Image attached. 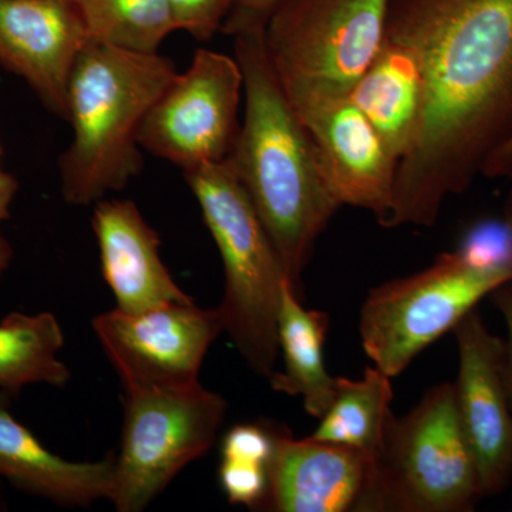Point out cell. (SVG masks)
<instances>
[{
	"label": "cell",
	"mask_w": 512,
	"mask_h": 512,
	"mask_svg": "<svg viewBox=\"0 0 512 512\" xmlns=\"http://www.w3.org/2000/svg\"><path fill=\"white\" fill-rule=\"evenodd\" d=\"M114 457L64 460L47 450L10 412V394L0 390V478L16 490L63 507H89L109 500Z\"/></svg>",
	"instance_id": "16"
},
{
	"label": "cell",
	"mask_w": 512,
	"mask_h": 512,
	"mask_svg": "<svg viewBox=\"0 0 512 512\" xmlns=\"http://www.w3.org/2000/svg\"><path fill=\"white\" fill-rule=\"evenodd\" d=\"M386 37L419 57L424 104L383 227H431L512 138V0H390Z\"/></svg>",
	"instance_id": "1"
},
{
	"label": "cell",
	"mask_w": 512,
	"mask_h": 512,
	"mask_svg": "<svg viewBox=\"0 0 512 512\" xmlns=\"http://www.w3.org/2000/svg\"><path fill=\"white\" fill-rule=\"evenodd\" d=\"M487 178L512 177V138L490 161L483 171Z\"/></svg>",
	"instance_id": "26"
},
{
	"label": "cell",
	"mask_w": 512,
	"mask_h": 512,
	"mask_svg": "<svg viewBox=\"0 0 512 512\" xmlns=\"http://www.w3.org/2000/svg\"><path fill=\"white\" fill-rule=\"evenodd\" d=\"M0 154H2V148H0ZM18 190L19 183L16 178L0 170V224L10 217V207Z\"/></svg>",
	"instance_id": "27"
},
{
	"label": "cell",
	"mask_w": 512,
	"mask_h": 512,
	"mask_svg": "<svg viewBox=\"0 0 512 512\" xmlns=\"http://www.w3.org/2000/svg\"><path fill=\"white\" fill-rule=\"evenodd\" d=\"M12 258V247H10V244L8 241H6V238H3L2 235H0V276L8 271L10 262H12Z\"/></svg>",
	"instance_id": "28"
},
{
	"label": "cell",
	"mask_w": 512,
	"mask_h": 512,
	"mask_svg": "<svg viewBox=\"0 0 512 512\" xmlns=\"http://www.w3.org/2000/svg\"><path fill=\"white\" fill-rule=\"evenodd\" d=\"M177 74L173 60L158 52L84 47L67 92L73 140L59 160L64 200L94 205L141 173L138 128Z\"/></svg>",
	"instance_id": "3"
},
{
	"label": "cell",
	"mask_w": 512,
	"mask_h": 512,
	"mask_svg": "<svg viewBox=\"0 0 512 512\" xmlns=\"http://www.w3.org/2000/svg\"><path fill=\"white\" fill-rule=\"evenodd\" d=\"M184 177L224 265V299L218 306L224 332L249 369L269 379L279 357L282 288L291 281L284 261L229 160Z\"/></svg>",
	"instance_id": "4"
},
{
	"label": "cell",
	"mask_w": 512,
	"mask_h": 512,
	"mask_svg": "<svg viewBox=\"0 0 512 512\" xmlns=\"http://www.w3.org/2000/svg\"><path fill=\"white\" fill-rule=\"evenodd\" d=\"M242 94L244 77L235 57L197 50L190 67L148 110L138 146L183 173L228 160L241 128Z\"/></svg>",
	"instance_id": "9"
},
{
	"label": "cell",
	"mask_w": 512,
	"mask_h": 512,
	"mask_svg": "<svg viewBox=\"0 0 512 512\" xmlns=\"http://www.w3.org/2000/svg\"><path fill=\"white\" fill-rule=\"evenodd\" d=\"M483 498L458 419L453 383L437 384L406 416L390 417L365 511L463 512Z\"/></svg>",
	"instance_id": "6"
},
{
	"label": "cell",
	"mask_w": 512,
	"mask_h": 512,
	"mask_svg": "<svg viewBox=\"0 0 512 512\" xmlns=\"http://www.w3.org/2000/svg\"><path fill=\"white\" fill-rule=\"evenodd\" d=\"M264 29L231 35L245 104L228 160L298 288L316 241L342 205L326 185L311 136L269 64Z\"/></svg>",
	"instance_id": "2"
},
{
	"label": "cell",
	"mask_w": 512,
	"mask_h": 512,
	"mask_svg": "<svg viewBox=\"0 0 512 512\" xmlns=\"http://www.w3.org/2000/svg\"><path fill=\"white\" fill-rule=\"evenodd\" d=\"M90 42L156 53L175 32L167 0H69Z\"/></svg>",
	"instance_id": "21"
},
{
	"label": "cell",
	"mask_w": 512,
	"mask_h": 512,
	"mask_svg": "<svg viewBox=\"0 0 512 512\" xmlns=\"http://www.w3.org/2000/svg\"><path fill=\"white\" fill-rule=\"evenodd\" d=\"M349 99L400 163L412 147L423 114L424 80L416 52L384 36L379 53Z\"/></svg>",
	"instance_id": "17"
},
{
	"label": "cell",
	"mask_w": 512,
	"mask_h": 512,
	"mask_svg": "<svg viewBox=\"0 0 512 512\" xmlns=\"http://www.w3.org/2000/svg\"><path fill=\"white\" fill-rule=\"evenodd\" d=\"M92 227L99 244L101 271L116 309L136 313L192 299L175 284L160 255V237L130 200L94 204Z\"/></svg>",
	"instance_id": "15"
},
{
	"label": "cell",
	"mask_w": 512,
	"mask_h": 512,
	"mask_svg": "<svg viewBox=\"0 0 512 512\" xmlns=\"http://www.w3.org/2000/svg\"><path fill=\"white\" fill-rule=\"evenodd\" d=\"M0 481H2V478H0ZM3 507H5V503H3L2 488H0V510H3Z\"/></svg>",
	"instance_id": "30"
},
{
	"label": "cell",
	"mask_w": 512,
	"mask_h": 512,
	"mask_svg": "<svg viewBox=\"0 0 512 512\" xmlns=\"http://www.w3.org/2000/svg\"><path fill=\"white\" fill-rule=\"evenodd\" d=\"M390 0H282L264 29L266 56L296 113L345 99L386 36Z\"/></svg>",
	"instance_id": "5"
},
{
	"label": "cell",
	"mask_w": 512,
	"mask_h": 512,
	"mask_svg": "<svg viewBox=\"0 0 512 512\" xmlns=\"http://www.w3.org/2000/svg\"><path fill=\"white\" fill-rule=\"evenodd\" d=\"M227 409L224 397L200 382L126 390L109 497L116 510H146L185 466L214 446Z\"/></svg>",
	"instance_id": "8"
},
{
	"label": "cell",
	"mask_w": 512,
	"mask_h": 512,
	"mask_svg": "<svg viewBox=\"0 0 512 512\" xmlns=\"http://www.w3.org/2000/svg\"><path fill=\"white\" fill-rule=\"evenodd\" d=\"M490 299L507 326V339H504V372L512 407V279L495 288Z\"/></svg>",
	"instance_id": "25"
},
{
	"label": "cell",
	"mask_w": 512,
	"mask_h": 512,
	"mask_svg": "<svg viewBox=\"0 0 512 512\" xmlns=\"http://www.w3.org/2000/svg\"><path fill=\"white\" fill-rule=\"evenodd\" d=\"M63 345L53 313H10L0 322V390L16 394L29 384L66 386L70 370L59 359Z\"/></svg>",
	"instance_id": "20"
},
{
	"label": "cell",
	"mask_w": 512,
	"mask_h": 512,
	"mask_svg": "<svg viewBox=\"0 0 512 512\" xmlns=\"http://www.w3.org/2000/svg\"><path fill=\"white\" fill-rule=\"evenodd\" d=\"M175 28L198 42H211L222 32L234 0H167Z\"/></svg>",
	"instance_id": "23"
},
{
	"label": "cell",
	"mask_w": 512,
	"mask_h": 512,
	"mask_svg": "<svg viewBox=\"0 0 512 512\" xmlns=\"http://www.w3.org/2000/svg\"><path fill=\"white\" fill-rule=\"evenodd\" d=\"M298 116L336 201L372 212L383 225L392 210L399 161L370 121L349 97L323 101Z\"/></svg>",
	"instance_id": "12"
},
{
	"label": "cell",
	"mask_w": 512,
	"mask_h": 512,
	"mask_svg": "<svg viewBox=\"0 0 512 512\" xmlns=\"http://www.w3.org/2000/svg\"><path fill=\"white\" fill-rule=\"evenodd\" d=\"M503 221L512 229V190L505 201Z\"/></svg>",
	"instance_id": "29"
},
{
	"label": "cell",
	"mask_w": 512,
	"mask_h": 512,
	"mask_svg": "<svg viewBox=\"0 0 512 512\" xmlns=\"http://www.w3.org/2000/svg\"><path fill=\"white\" fill-rule=\"evenodd\" d=\"M512 279V264H484L461 248L423 271L372 289L360 312V339L373 365L402 375L423 350L453 332L468 312Z\"/></svg>",
	"instance_id": "7"
},
{
	"label": "cell",
	"mask_w": 512,
	"mask_h": 512,
	"mask_svg": "<svg viewBox=\"0 0 512 512\" xmlns=\"http://www.w3.org/2000/svg\"><path fill=\"white\" fill-rule=\"evenodd\" d=\"M390 379L376 366L357 380L338 377L335 399L311 437L359 451L375 466L393 414Z\"/></svg>",
	"instance_id": "19"
},
{
	"label": "cell",
	"mask_w": 512,
	"mask_h": 512,
	"mask_svg": "<svg viewBox=\"0 0 512 512\" xmlns=\"http://www.w3.org/2000/svg\"><path fill=\"white\" fill-rule=\"evenodd\" d=\"M373 464L359 451L276 433L266 507L279 512L365 511Z\"/></svg>",
	"instance_id": "14"
},
{
	"label": "cell",
	"mask_w": 512,
	"mask_h": 512,
	"mask_svg": "<svg viewBox=\"0 0 512 512\" xmlns=\"http://www.w3.org/2000/svg\"><path fill=\"white\" fill-rule=\"evenodd\" d=\"M276 430L264 424H237L221 443L220 483L231 504L268 505Z\"/></svg>",
	"instance_id": "22"
},
{
	"label": "cell",
	"mask_w": 512,
	"mask_h": 512,
	"mask_svg": "<svg viewBox=\"0 0 512 512\" xmlns=\"http://www.w3.org/2000/svg\"><path fill=\"white\" fill-rule=\"evenodd\" d=\"M124 390L198 383L208 349L224 332L220 312L194 301L128 313L114 308L92 322Z\"/></svg>",
	"instance_id": "10"
},
{
	"label": "cell",
	"mask_w": 512,
	"mask_h": 512,
	"mask_svg": "<svg viewBox=\"0 0 512 512\" xmlns=\"http://www.w3.org/2000/svg\"><path fill=\"white\" fill-rule=\"evenodd\" d=\"M329 325L328 313L303 308L298 288L285 282L278 318L284 370L275 372L269 382L275 392L302 397L306 413L315 419L328 412L338 387V377L329 375L323 360Z\"/></svg>",
	"instance_id": "18"
},
{
	"label": "cell",
	"mask_w": 512,
	"mask_h": 512,
	"mask_svg": "<svg viewBox=\"0 0 512 512\" xmlns=\"http://www.w3.org/2000/svg\"><path fill=\"white\" fill-rule=\"evenodd\" d=\"M90 40L69 0H0V66L67 120L74 63Z\"/></svg>",
	"instance_id": "13"
},
{
	"label": "cell",
	"mask_w": 512,
	"mask_h": 512,
	"mask_svg": "<svg viewBox=\"0 0 512 512\" xmlns=\"http://www.w3.org/2000/svg\"><path fill=\"white\" fill-rule=\"evenodd\" d=\"M282 0H234L222 33L231 36L237 30L262 26Z\"/></svg>",
	"instance_id": "24"
},
{
	"label": "cell",
	"mask_w": 512,
	"mask_h": 512,
	"mask_svg": "<svg viewBox=\"0 0 512 512\" xmlns=\"http://www.w3.org/2000/svg\"><path fill=\"white\" fill-rule=\"evenodd\" d=\"M458 419L476 458L481 494L501 493L512 480V407L504 372V339L490 332L476 309L453 330Z\"/></svg>",
	"instance_id": "11"
}]
</instances>
